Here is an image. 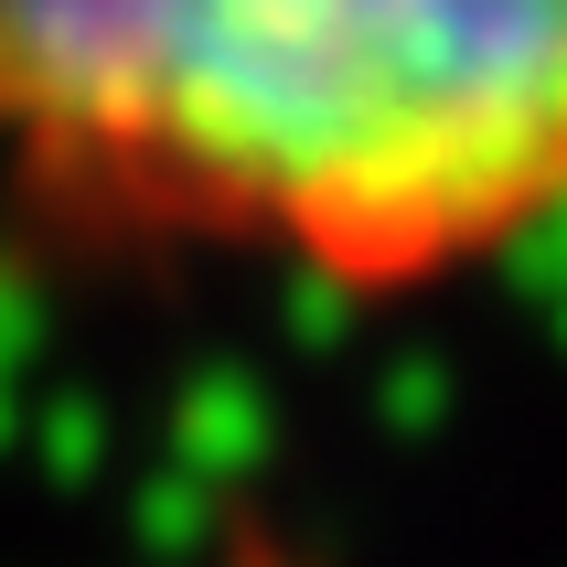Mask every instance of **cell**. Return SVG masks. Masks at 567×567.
Segmentation results:
<instances>
[{
    "label": "cell",
    "mask_w": 567,
    "mask_h": 567,
    "mask_svg": "<svg viewBox=\"0 0 567 567\" xmlns=\"http://www.w3.org/2000/svg\"><path fill=\"white\" fill-rule=\"evenodd\" d=\"M0 225L300 311L493 289L567 236V0H0Z\"/></svg>",
    "instance_id": "cell-1"
}]
</instances>
